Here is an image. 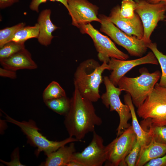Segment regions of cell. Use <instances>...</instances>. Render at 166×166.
<instances>
[{"label": "cell", "mask_w": 166, "mask_h": 166, "mask_svg": "<svg viewBox=\"0 0 166 166\" xmlns=\"http://www.w3.org/2000/svg\"><path fill=\"white\" fill-rule=\"evenodd\" d=\"M74 87L70 99V108L65 116L64 123L69 136L81 141L87 134L95 131L96 126H100L102 121L96 114L93 102Z\"/></svg>", "instance_id": "1"}, {"label": "cell", "mask_w": 166, "mask_h": 166, "mask_svg": "<svg viewBox=\"0 0 166 166\" xmlns=\"http://www.w3.org/2000/svg\"><path fill=\"white\" fill-rule=\"evenodd\" d=\"M106 69H109L108 63L106 62L100 65L93 59L83 61L79 64L74 73V87L90 101H97L101 97L99 88L103 81L102 74Z\"/></svg>", "instance_id": "2"}, {"label": "cell", "mask_w": 166, "mask_h": 166, "mask_svg": "<svg viewBox=\"0 0 166 166\" xmlns=\"http://www.w3.org/2000/svg\"><path fill=\"white\" fill-rule=\"evenodd\" d=\"M138 116L145 130L151 126L166 125V87L157 83L143 103L137 108Z\"/></svg>", "instance_id": "3"}, {"label": "cell", "mask_w": 166, "mask_h": 166, "mask_svg": "<svg viewBox=\"0 0 166 166\" xmlns=\"http://www.w3.org/2000/svg\"><path fill=\"white\" fill-rule=\"evenodd\" d=\"M139 72L140 75L136 77L124 76L117 84L122 91H125L130 95L133 103L137 108L143 103L161 76L159 71L150 73L145 67L140 69Z\"/></svg>", "instance_id": "4"}, {"label": "cell", "mask_w": 166, "mask_h": 166, "mask_svg": "<svg viewBox=\"0 0 166 166\" xmlns=\"http://www.w3.org/2000/svg\"><path fill=\"white\" fill-rule=\"evenodd\" d=\"M6 121L18 126L26 135L29 142L38 148L37 153L43 152L47 156L60 147L72 142L78 141L75 138L69 137L61 141H53L48 139L38 132L39 128L33 120L18 121L5 114Z\"/></svg>", "instance_id": "5"}, {"label": "cell", "mask_w": 166, "mask_h": 166, "mask_svg": "<svg viewBox=\"0 0 166 166\" xmlns=\"http://www.w3.org/2000/svg\"><path fill=\"white\" fill-rule=\"evenodd\" d=\"M101 20L100 30L109 36L117 44L125 48L131 56L141 57L148 49L143 39L134 36H130L116 26L108 17L100 14Z\"/></svg>", "instance_id": "6"}, {"label": "cell", "mask_w": 166, "mask_h": 166, "mask_svg": "<svg viewBox=\"0 0 166 166\" xmlns=\"http://www.w3.org/2000/svg\"><path fill=\"white\" fill-rule=\"evenodd\" d=\"M103 79L106 91L102 94L101 98L107 108H109L110 111H116L119 115L120 121L117 129V137L131 126L128 121L132 118L131 112L129 106L121 101L119 96L122 90L110 81L109 77L104 76Z\"/></svg>", "instance_id": "7"}, {"label": "cell", "mask_w": 166, "mask_h": 166, "mask_svg": "<svg viewBox=\"0 0 166 166\" xmlns=\"http://www.w3.org/2000/svg\"><path fill=\"white\" fill-rule=\"evenodd\" d=\"M137 140L132 126L106 146V166H126L124 159L132 148Z\"/></svg>", "instance_id": "8"}, {"label": "cell", "mask_w": 166, "mask_h": 166, "mask_svg": "<svg viewBox=\"0 0 166 166\" xmlns=\"http://www.w3.org/2000/svg\"><path fill=\"white\" fill-rule=\"evenodd\" d=\"M135 11L140 18L144 29L143 39L147 44L151 42L150 36L159 22L165 18L166 6L163 2L152 4L146 0H135Z\"/></svg>", "instance_id": "9"}, {"label": "cell", "mask_w": 166, "mask_h": 166, "mask_svg": "<svg viewBox=\"0 0 166 166\" xmlns=\"http://www.w3.org/2000/svg\"><path fill=\"white\" fill-rule=\"evenodd\" d=\"M79 29L81 33L87 34L92 38L100 61L108 63L110 58L121 60L129 58L128 54L118 49L110 39L101 33L90 23L81 26Z\"/></svg>", "instance_id": "10"}, {"label": "cell", "mask_w": 166, "mask_h": 166, "mask_svg": "<svg viewBox=\"0 0 166 166\" xmlns=\"http://www.w3.org/2000/svg\"><path fill=\"white\" fill-rule=\"evenodd\" d=\"M90 143L81 152H75L72 161L82 166H101L107 159L106 146L102 137L94 131Z\"/></svg>", "instance_id": "11"}, {"label": "cell", "mask_w": 166, "mask_h": 166, "mask_svg": "<svg viewBox=\"0 0 166 166\" xmlns=\"http://www.w3.org/2000/svg\"><path fill=\"white\" fill-rule=\"evenodd\" d=\"M68 11L72 24L79 28L82 25L101 20L97 17L98 7L87 0H67Z\"/></svg>", "instance_id": "12"}, {"label": "cell", "mask_w": 166, "mask_h": 166, "mask_svg": "<svg viewBox=\"0 0 166 166\" xmlns=\"http://www.w3.org/2000/svg\"><path fill=\"white\" fill-rule=\"evenodd\" d=\"M158 63L152 52H148L144 57L132 60H121L111 58L108 63L109 70H112L109 79L117 87L120 79L134 67L144 64L158 65Z\"/></svg>", "instance_id": "13"}, {"label": "cell", "mask_w": 166, "mask_h": 166, "mask_svg": "<svg viewBox=\"0 0 166 166\" xmlns=\"http://www.w3.org/2000/svg\"><path fill=\"white\" fill-rule=\"evenodd\" d=\"M121 6L119 5L114 7L111 10L108 18L123 32L130 36H134L143 39L144 29L140 18L137 14L131 19L124 18L120 14Z\"/></svg>", "instance_id": "14"}, {"label": "cell", "mask_w": 166, "mask_h": 166, "mask_svg": "<svg viewBox=\"0 0 166 166\" xmlns=\"http://www.w3.org/2000/svg\"><path fill=\"white\" fill-rule=\"evenodd\" d=\"M0 62L3 68L15 71L22 69H35L38 67L31 54L25 48L8 57L0 59Z\"/></svg>", "instance_id": "15"}, {"label": "cell", "mask_w": 166, "mask_h": 166, "mask_svg": "<svg viewBox=\"0 0 166 166\" xmlns=\"http://www.w3.org/2000/svg\"><path fill=\"white\" fill-rule=\"evenodd\" d=\"M51 14L50 9H45L41 12L38 19L39 28L38 41L41 44L45 46L51 44L54 37L52 33L58 28L52 22L50 19Z\"/></svg>", "instance_id": "16"}, {"label": "cell", "mask_w": 166, "mask_h": 166, "mask_svg": "<svg viewBox=\"0 0 166 166\" xmlns=\"http://www.w3.org/2000/svg\"><path fill=\"white\" fill-rule=\"evenodd\" d=\"M74 142L69 146L60 147L47 156L45 162L42 165L45 166H66L71 161L73 153L76 152Z\"/></svg>", "instance_id": "17"}, {"label": "cell", "mask_w": 166, "mask_h": 166, "mask_svg": "<svg viewBox=\"0 0 166 166\" xmlns=\"http://www.w3.org/2000/svg\"><path fill=\"white\" fill-rule=\"evenodd\" d=\"M166 154V144L151 139L149 143L140 151L135 166H143L149 161Z\"/></svg>", "instance_id": "18"}, {"label": "cell", "mask_w": 166, "mask_h": 166, "mask_svg": "<svg viewBox=\"0 0 166 166\" xmlns=\"http://www.w3.org/2000/svg\"><path fill=\"white\" fill-rule=\"evenodd\" d=\"M124 100L125 104L128 105L130 108L132 115V126L136 136L142 150L144 146L148 144L151 139L148 132L145 131L139 124L135 112L132 98L128 93L124 96Z\"/></svg>", "instance_id": "19"}, {"label": "cell", "mask_w": 166, "mask_h": 166, "mask_svg": "<svg viewBox=\"0 0 166 166\" xmlns=\"http://www.w3.org/2000/svg\"><path fill=\"white\" fill-rule=\"evenodd\" d=\"M46 105L56 113L65 116L70 106V100L66 96L44 101Z\"/></svg>", "instance_id": "20"}, {"label": "cell", "mask_w": 166, "mask_h": 166, "mask_svg": "<svg viewBox=\"0 0 166 166\" xmlns=\"http://www.w3.org/2000/svg\"><path fill=\"white\" fill-rule=\"evenodd\" d=\"M39 33V26L38 23L34 26H25L16 33L11 41L24 43L29 39L38 38Z\"/></svg>", "instance_id": "21"}, {"label": "cell", "mask_w": 166, "mask_h": 166, "mask_svg": "<svg viewBox=\"0 0 166 166\" xmlns=\"http://www.w3.org/2000/svg\"><path fill=\"white\" fill-rule=\"evenodd\" d=\"M147 46L153 53L160 66L161 76L158 84L160 86L166 87V55L158 49L156 43L151 42L148 44Z\"/></svg>", "instance_id": "22"}, {"label": "cell", "mask_w": 166, "mask_h": 166, "mask_svg": "<svg viewBox=\"0 0 166 166\" xmlns=\"http://www.w3.org/2000/svg\"><path fill=\"white\" fill-rule=\"evenodd\" d=\"M65 96V90L58 82L54 81L47 86L42 94L44 101Z\"/></svg>", "instance_id": "23"}, {"label": "cell", "mask_w": 166, "mask_h": 166, "mask_svg": "<svg viewBox=\"0 0 166 166\" xmlns=\"http://www.w3.org/2000/svg\"><path fill=\"white\" fill-rule=\"evenodd\" d=\"M23 22L18 23L10 27H6L0 30V48L10 42L16 33L25 26Z\"/></svg>", "instance_id": "24"}, {"label": "cell", "mask_w": 166, "mask_h": 166, "mask_svg": "<svg viewBox=\"0 0 166 166\" xmlns=\"http://www.w3.org/2000/svg\"><path fill=\"white\" fill-rule=\"evenodd\" d=\"M145 131L148 132L151 139L156 142L166 144V125L151 126Z\"/></svg>", "instance_id": "25"}, {"label": "cell", "mask_w": 166, "mask_h": 166, "mask_svg": "<svg viewBox=\"0 0 166 166\" xmlns=\"http://www.w3.org/2000/svg\"><path fill=\"white\" fill-rule=\"evenodd\" d=\"M0 59L9 57L25 49L24 43L9 42L0 48Z\"/></svg>", "instance_id": "26"}, {"label": "cell", "mask_w": 166, "mask_h": 166, "mask_svg": "<svg viewBox=\"0 0 166 166\" xmlns=\"http://www.w3.org/2000/svg\"><path fill=\"white\" fill-rule=\"evenodd\" d=\"M136 3L132 0H123L120 8V14L122 18L131 19L135 16Z\"/></svg>", "instance_id": "27"}, {"label": "cell", "mask_w": 166, "mask_h": 166, "mask_svg": "<svg viewBox=\"0 0 166 166\" xmlns=\"http://www.w3.org/2000/svg\"><path fill=\"white\" fill-rule=\"evenodd\" d=\"M140 150V145L137 139L132 148L125 158L126 166H135Z\"/></svg>", "instance_id": "28"}, {"label": "cell", "mask_w": 166, "mask_h": 166, "mask_svg": "<svg viewBox=\"0 0 166 166\" xmlns=\"http://www.w3.org/2000/svg\"><path fill=\"white\" fill-rule=\"evenodd\" d=\"M47 1L59 2L63 4L68 10V6L67 0H32L30 5V9L33 11L37 12H39V7L40 4L42 3H45Z\"/></svg>", "instance_id": "29"}, {"label": "cell", "mask_w": 166, "mask_h": 166, "mask_svg": "<svg viewBox=\"0 0 166 166\" xmlns=\"http://www.w3.org/2000/svg\"><path fill=\"white\" fill-rule=\"evenodd\" d=\"M11 160L10 162H7L2 160L0 161L4 164L9 166H25L22 164L19 161V149L16 148L11 155Z\"/></svg>", "instance_id": "30"}, {"label": "cell", "mask_w": 166, "mask_h": 166, "mask_svg": "<svg viewBox=\"0 0 166 166\" xmlns=\"http://www.w3.org/2000/svg\"><path fill=\"white\" fill-rule=\"evenodd\" d=\"M144 166H166V154L149 161Z\"/></svg>", "instance_id": "31"}, {"label": "cell", "mask_w": 166, "mask_h": 166, "mask_svg": "<svg viewBox=\"0 0 166 166\" xmlns=\"http://www.w3.org/2000/svg\"><path fill=\"white\" fill-rule=\"evenodd\" d=\"M0 76L2 77H8L13 79L17 78L16 71L3 68H0Z\"/></svg>", "instance_id": "32"}, {"label": "cell", "mask_w": 166, "mask_h": 166, "mask_svg": "<svg viewBox=\"0 0 166 166\" xmlns=\"http://www.w3.org/2000/svg\"><path fill=\"white\" fill-rule=\"evenodd\" d=\"M18 0H0V7L1 9L10 6L18 2Z\"/></svg>", "instance_id": "33"}, {"label": "cell", "mask_w": 166, "mask_h": 166, "mask_svg": "<svg viewBox=\"0 0 166 166\" xmlns=\"http://www.w3.org/2000/svg\"><path fill=\"white\" fill-rule=\"evenodd\" d=\"M146 1L151 4H155L160 2L163 3L166 6V0H146Z\"/></svg>", "instance_id": "34"}, {"label": "cell", "mask_w": 166, "mask_h": 166, "mask_svg": "<svg viewBox=\"0 0 166 166\" xmlns=\"http://www.w3.org/2000/svg\"><path fill=\"white\" fill-rule=\"evenodd\" d=\"M66 166H82V165L78 162L71 161L67 164Z\"/></svg>", "instance_id": "35"}]
</instances>
